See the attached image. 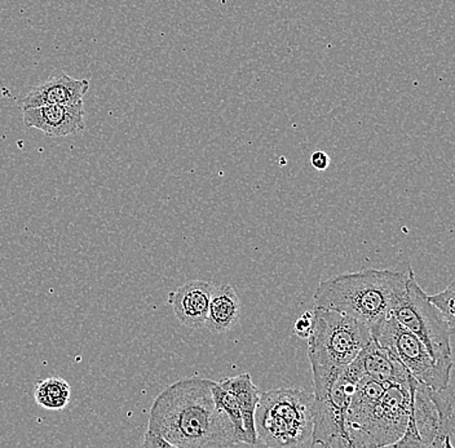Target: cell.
I'll use <instances>...</instances> for the list:
<instances>
[{
	"instance_id": "1",
	"label": "cell",
	"mask_w": 455,
	"mask_h": 448,
	"mask_svg": "<svg viewBox=\"0 0 455 448\" xmlns=\"http://www.w3.org/2000/svg\"><path fill=\"white\" fill-rule=\"evenodd\" d=\"M212 380L185 377L162 390L153 402L148 429L173 448L243 446L232 421L215 404Z\"/></svg>"
},
{
	"instance_id": "2",
	"label": "cell",
	"mask_w": 455,
	"mask_h": 448,
	"mask_svg": "<svg viewBox=\"0 0 455 448\" xmlns=\"http://www.w3.org/2000/svg\"><path fill=\"white\" fill-rule=\"evenodd\" d=\"M408 271L365 269L323 280L313 302L318 308L334 309L354 317L370 331L388 318L406 291Z\"/></svg>"
},
{
	"instance_id": "3",
	"label": "cell",
	"mask_w": 455,
	"mask_h": 448,
	"mask_svg": "<svg viewBox=\"0 0 455 448\" xmlns=\"http://www.w3.org/2000/svg\"><path fill=\"white\" fill-rule=\"evenodd\" d=\"M315 396L299 388L260 393L255 411L256 447L311 446Z\"/></svg>"
},
{
	"instance_id": "4",
	"label": "cell",
	"mask_w": 455,
	"mask_h": 448,
	"mask_svg": "<svg viewBox=\"0 0 455 448\" xmlns=\"http://www.w3.org/2000/svg\"><path fill=\"white\" fill-rule=\"evenodd\" d=\"M308 339L312 370H334L355 359L372 340L368 326L334 309H313Z\"/></svg>"
},
{
	"instance_id": "5",
	"label": "cell",
	"mask_w": 455,
	"mask_h": 448,
	"mask_svg": "<svg viewBox=\"0 0 455 448\" xmlns=\"http://www.w3.org/2000/svg\"><path fill=\"white\" fill-rule=\"evenodd\" d=\"M365 376L360 357L344 365L329 389L315 396L311 446L351 448L347 432V411L357 382Z\"/></svg>"
},
{
	"instance_id": "6",
	"label": "cell",
	"mask_w": 455,
	"mask_h": 448,
	"mask_svg": "<svg viewBox=\"0 0 455 448\" xmlns=\"http://www.w3.org/2000/svg\"><path fill=\"white\" fill-rule=\"evenodd\" d=\"M408 271L405 294L398 300L391 316L426 345L427 350L435 361H453L451 344L453 331L449 327L437 306L429 300L425 289L420 287L414 271L411 268Z\"/></svg>"
},
{
	"instance_id": "7",
	"label": "cell",
	"mask_w": 455,
	"mask_h": 448,
	"mask_svg": "<svg viewBox=\"0 0 455 448\" xmlns=\"http://www.w3.org/2000/svg\"><path fill=\"white\" fill-rule=\"evenodd\" d=\"M371 336L378 344L391 350L409 373L426 387L435 390L449 387L453 361H435L426 345L394 316H389L374 328Z\"/></svg>"
},
{
	"instance_id": "8",
	"label": "cell",
	"mask_w": 455,
	"mask_h": 448,
	"mask_svg": "<svg viewBox=\"0 0 455 448\" xmlns=\"http://www.w3.org/2000/svg\"><path fill=\"white\" fill-rule=\"evenodd\" d=\"M411 413V384L409 387L387 385L383 396L355 439L354 448L394 447L405 434Z\"/></svg>"
},
{
	"instance_id": "9",
	"label": "cell",
	"mask_w": 455,
	"mask_h": 448,
	"mask_svg": "<svg viewBox=\"0 0 455 448\" xmlns=\"http://www.w3.org/2000/svg\"><path fill=\"white\" fill-rule=\"evenodd\" d=\"M25 126L42 130L50 138H67L85 129L84 101L74 105L22 107Z\"/></svg>"
},
{
	"instance_id": "10",
	"label": "cell",
	"mask_w": 455,
	"mask_h": 448,
	"mask_svg": "<svg viewBox=\"0 0 455 448\" xmlns=\"http://www.w3.org/2000/svg\"><path fill=\"white\" fill-rule=\"evenodd\" d=\"M213 287L212 283L204 280H190L171 292L169 303L181 325L193 330L204 327Z\"/></svg>"
},
{
	"instance_id": "11",
	"label": "cell",
	"mask_w": 455,
	"mask_h": 448,
	"mask_svg": "<svg viewBox=\"0 0 455 448\" xmlns=\"http://www.w3.org/2000/svg\"><path fill=\"white\" fill-rule=\"evenodd\" d=\"M88 79H76L67 73H60L34 86L22 98V107H38L44 105H74L84 101L90 90Z\"/></svg>"
},
{
	"instance_id": "12",
	"label": "cell",
	"mask_w": 455,
	"mask_h": 448,
	"mask_svg": "<svg viewBox=\"0 0 455 448\" xmlns=\"http://www.w3.org/2000/svg\"><path fill=\"white\" fill-rule=\"evenodd\" d=\"M363 363V373L380 384H411L414 376L409 373L403 362L391 350L378 344L374 339L358 354Z\"/></svg>"
},
{
	"instance_id": "13",
	"label": "cell",
	"mask_w": 455,
	"mask_h": 448,
	"mask_svg": "<svg viewBox=\"0 0 455 448\" xmlns=\"http://www.w3.org/2000/svg\"><path fill=\"white\" fill-rule=\"evenodd\" d=\"M219 384L229 390L237 399L240 405L242 420H243V429L246 434L247 446L256 447V429H255V411L258 407L259 399H260V391L249 373L242 375L227 377L221 380Z\"/></svg>"
},
{
	"instance_id": "14",
	"label": "cell",
	"mask_w": 455,
	"mask_h": 448,
	"mask_svg": "<svg viewBox=\"0 0 455 448\" xmlns=\"http://www.w3.org/2000/svg\"><path fill=\"white\" fill-rule=\"evenodd\" d=\"M241 317V302L229 285L215 286L210 300L204 327L213 334H224L235 328Z\"/></svg>"
},
{
	"instance_id": "15",
	"label": "cell",
	"mask_w": 455,
	"mask_h": 448,
	"mask_svg": "<svg viewBox=\"0 0 455 448\" xmlns=\"http://www.w3.org/2000/svg\"><path fill=\"white\" fill-rule=\"evenodd\" d=\"M437 408V436L435 447H455V391L451 388L429 390Z\"/></svg>"
},
{
	"instance_id": "16",
	"label": "cell",
	"mask_w": 455,
	"mask_h": 448,
	"mask_svg": "<svg viewBox=\"0 0 455 448\" xmlns=\"http://www.w3.org/2000/svg\"><path fill=\"white\" fill-rule=\"evenodd\" d=\"M34 398L36 405L44 410H65L70 404L71 398L69 382L59 376L47 377L36 385Z\"/></svg>"
},
{
	"instance_id": "17",
	"label": "cell",
	"mask_w": 455,
	"mask_h": 448,
	"mask_svg": "<svg viewBox=\"0 0 455 448\" xmlns=\"http://www.w3.org/2000/svg\"><path fill=\"white\" fill-rule=\"evenodd\" d=\"M212 390L216 405L226 413L228 418L232 421L233 427H235V434H237L241 444H243V446H247L246 434H244L243 429V420H242L240 405H238L237 399H235V397L233 396L229 390L221 387L219 382H212Z\"/></svg>"
},
{
	"instance_id": "18",
	"label": "cell",
	"mask_w": 455,
	"mask_h": 448,
	"mask_svg": "<svg viewBox=\"0 0 455 448\" xmlns=\"http://www.w3.org/2000/svg\"><path fill=\"white\" fill-rule=\"evenodd\" d=\"M429 300L437 306L449 327L455 333V279L443 291L429 296Z\"/></svg>"
},
{
	"instance_id": "19",
	"label": "cell",
	"mask_w": 455,
	"mask_h": 448,
	"mask_svg": "<svg viewBox=\"0 0 455 448\" xmlns=\"http://www.w3.org/2000/svg\"><path fill=\"white\" fill-rule=\"evenodd\" d=\"M313 327V311L308 310L299 317L294 325V333L298 334L300 339H308L309 334L312 333Z\"/></svg>"
},
{
	"instance_id": "20",
	"label": "cell",
	"mask_w": 455,
	"mask_h": 448,
	"mask_svg": "<svg viewBox=\"0 0 455 448\" xmlns=\"http://www.w3.org/2000/svg\"><path fill=\"white\" fill-rule=\"evenodd\" d=\"M142 447L145 448H173L167 439H164L161 434L153 432V430L148 429L144 436V441H142Z\"/></svg>"
},
{
	"instance_id": "21",
	"label": "cell",
	"mask_w": 455,
	"mask_h": 448,
	"mask_svg": "<svg viewBox=\"0 0 455 448\" xmlns=\"http://www.w3.org/2000/svg\"><path fill=\"white\" fill-rule=\"evenodd\" d=\"M330 161H330L329 154L323 150H318L311 155L312 167L317 171H326L329 169Z\"/></svg>"
}]
</instances>
